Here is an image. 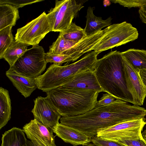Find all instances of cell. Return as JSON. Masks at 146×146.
I'll return each mask as SVG.
<instances>
[{"label": "cell", "mask_w": 146, "mask_h": 146, "mask_svg": "<svg viewBox=\"0 0 146 146\" xmlns=\"http://www.w3.org/2000/svg\"><path fill=\"white\" fill-rule=\"evenodd\" d=\"M146 110L116 99L113 102L97 106L86 112L77 116H62L60 123L77 129L92 138L98 130L123 122L144 118Z\"/></svg>", "instance_id": "obj_1"}, {"label": "cell", "mask_w": 146, "mask_h": 146, "mask_svg": "<svg viewBox=\"0 0 146 146\" xmlns=\"http://www.w3.org/2000/svg\"><path fill=\"white\" fill-rule=\"evenodd\" d=\"M94 71L104 92L116 99L133 104L132 96L127 87L121 52L111 51L97 59Z\"/></svg>", "instance_id": "obj_2"}, {"label": "cell", "mask_w": 146, "mask_h": 146, "mask_svg": "<svg viewBox=\"0 0 146 146\" xmlns=\"http://www.w3.org/2000/svg\"><path fill=\"white\" fill-rule=\"evenodd\" d=\"M46 93L62 116L84 114L94 108L99 93L96 91L62 86Z\"/></svg>", "instance_id": "obj_3"}, {"label": "cell", "mask_w": 146, "mask_h": 146, "mask_svg": "<svg viewBox=\"0 0 146 146\" xmlns=\"http://www.w3.org/2000/svg\"><path fill=\"white\" fill-rule=\"evenodd\" d=\"M98 54L93 50L80 59L70 64L63 66L52 64L48 76L51 83L56 87L62 86L78 74L88 70H94Z\"/></svg>", "instance_id": "obj_4"}, {"label": "cell", "mask_w": 146, "mask_h": 146, "mask_svg": "<svg viewBox=\"0 0 146 146\" xmlns=\"http://www.w3.org/2000/svg\"><path fill=\"white\" fill-rule=\"evenodd\" d=\"M44 54L42 46L38 44L33 46L10 68L20 75L35 78L41 75L46 68Z\"/></svg>", "instance_id": "obj_5"}, {"label": "cell", "mask_w": 146, "mask_h": 146, "mask_svg": "<svg viewBox=\"0 0 146 146\" xmlns=\"http://www.w3.org/2000/svg\"><path fill=\"white\" fill-rule=\"evenodd\" d=\"M83 4L75 0H56L54 7L47 14L52 31L61 32L68 29Z\"/></svg>", "instance_id": "obj_6"}, {"label": "cell", "mask_w": 146, "mask_h": 146, "mask_svg": "<svg viewBox=\"0 0 146 146\" xmlns=\"http://www.w3.org/2000/svg\"><path fill=\"white\" fill-rule=\"evenodd\" d=\"M146 124L144 118L130 120L100 129L96 136L116 141L143 139L142 132Z\"/></svg>", "instance_id": "obj_7"}, {"label": "cell", "mask_w": 146, "mask_h": 146, "mask_svg": "<svg viewBox=\"0 0 146 146\" xmlns=\"http://www.w3.org/2000/svg\"><path fill=\"white\" fill-rule=\"evenodd\" d=\"M138 36L137 29L129 23L124 21L113 24L94 51L99 54L103 51L133 41L137 39Z\"/></svg>", "instance_id": "obj_8"}, {"label": "cell", "mask_w": 146, "mask_h": 146, "mask_svg": "<svg viewBox=\"0 0 146 146\" xmlns=\"http://www.w3.org/2000/svg\"><path fill=\"white\" fill-rule=\"evenodd\" d=\"M47 14L44 12L37 18L17 30L15 39L29 45L38 44L46 35L52 31Z\"/></svg>", "instance_id": "obj_9"}, {"label": "cell", "mask_w": 146, "mask_h": 146, "mask_svg": "<svg viewBox=\"0 0 146 146\" xmlns=\"http://www.w3.org/2000/svg\"><path fill=\"white\" fill-rule=\"evenodd\" d=\"M122 57L126 84L128 90L132 96L133 104L141 106L143 105L146 97V89L139 74L140 70L134 68Z\"/></svg>", "instance_id": "obj_10"}, {"label": "cell", "mask_w": 146, "mask_h": 146, "mask_svg": "<svg viewBox=\"0 0 146 146\" xmlns=\"http://www.w3.org/2000/svg\"><path fill=\"white\" fill-rule=\"evenodd\" d=\"M34 103L31 112L34 119L52 129L59 123L61 116L47 96H38Z\"/></svg>", "instance_id": "obj_11"}, {"label": "cell", "mask_w": 146, "mask_h": 146, "mask_svg": "<svg viewBox=\"0 0 146 146\" xmlns=\"http://www.w3.org/2000/svg\"><path fill=\"white\" fill-rule=\"evenodd\" d=\"M23 130L33 146H56L52 129L35 119L25 125Z\"/></svg>", "instance_id": "obj_12"}, {"label": "cell", "mask_w": 146, "mask_h": 146, "mask_svg": "<svg viewBox=\"0 0 146 146\" xmlns=\"http://www.w3.org/2000/svg\"><path fill=\"white\" fill-rule=\"evenodd\" d=\"M52 130L53 133L65 142L74 146L86 145L91 142L92 138L82 132L60 123L54 126Z\"/></svg>", "instance_id": "obj_13"}, {"label": "cell", "mask_w": 146, "mask_h": 146, "mask_svg": "<svg viewBox=\"0 0 146 146\" xmlns=\"http://www.w3.org/2000/svg\"><path fill=\"white\" fill-rule=\"evenodd\" d=\"M94 70H89L78 74L62 86L92 90L99 93L104 92Z\"/></svg>", "instance_id": "obj_14"}, {"label": "cell", "mask_w": 146, "mask_h": 146, "mask_svg": "<svg viewBox=\"0 0 146 146\" xmlns=\"http://www.w3.org/2000/svg\"><path fill=\"white\" fill-rule=\"evenodd\" d=\"M6 75L25 98L29 97L37 88L34 78L20 75L10 68L6 72Z\"/></svg>", "instance_id": "obj_15"}, {"label": "cell", "mask_w": 146, "mask_h": 146, "mask_svg": "<svg viewBox=\"0 0 146 146\" xmlns=\"http://www.w3.org/2000/svg\"><path fill=\"white\" fill-rule=\"evenodd\" d=\"M94 9V7L89 6L87 10L86 16V24L84 29L86 36L90 35L100 31L104 27L109 26L111 24L112 18L111 17L106 20H103L101 17H97L94 14L93 11Z\"/></svg>", "instance_id": "obj_16"}, {"label": "cell", "mask_w": 146, "mask_h": 146, "mask_svg": "<svg viewBox=\"0 0 146 146\" xmlns=\"http://www.w3.org/2000/svg\"><path fill=\"white\" fill-rule=\"evenodd\" d=\"M1 146H33L27 140L23 129L13 127L2 135Z\"/></svg>", "instance_id": "obj_17"}, {"label": "cell", "mask_w": 146, "mask_h": 146, "mask_svg": "<svg viewBox=\"0 0 146 146\" xmlns=\"http://www.w3.org/2000/svg\"><path fill=\"white\" fill-rule=\"evenodd\" d=\"M20 18L18 9L8 4H0V30L8 26H15Z\"/></svg>", "instance_id": "obj_18"}, {"label": "cell", "mask_w": 146, "mask_h": 146, "mask_svg": "<svg viewBox=\"0 0 146 146\" xmlns=\"http://www.w3.org/2000/svg\"><path fill=\"white\" fill-rule=\"evenodd\" d=\"M121 53L135 69L146 70V50L130 48Z\"/></svg>", "instance_id": "obj_19"}, {"label": "cell", "mask_w": 146, "mask_h": 146, "mask_svg": "<svg viewBox=\"0 0 146 146\" xmlns=\"http://www.w3.org/2000/svg\"><path fill=\"white\" fill-rule=\"evenodd\" d=\"M29 45L21 42L14 40L3 54L2 58L6 61L10 67L13 66L17 60L27 50Z\"/></svg>", "instance_id": "obj_20"}, {"label": "cell", "mask_w": 146, "mask_h": 146, "mask_svg": "<svg viewBox=\"0 0 146 146\" xmlns=\"http://www.w3.org/2000/svg\"><path fill=\"white\" fill-rule=\"evenodd\" d=\"M11 100L9 91L0 88V129L5 126L10 120L11 111Z\"/></svg>", "instance_id": "obj_21"}, {"label": "cell", "mask_w": 146, "mask_h": 146, "mask_svg": "<svg viewBox=\"0 0 146 146\" xmlns=\"http://www.w3.org/2000/svg\"><path fill=\"white\" fill-rule=\"evenodd\" d=\"M59 34L65 39L74 42L80 41L87 36L84 29L72 22L68 29Z\"/></svg>", "instance_id": "obj_22"}, {"label": "cell", "mask_w": 146, "mask_h": 146, "mask_svg": "<svg viewBox=\"0 0 146 146\" xmlns=\"http://www.w3.org/2000/svg\"><path fill=\"white\" fill-rule=\"evenodd\" d=\"M12 26L0 30V59L14 40L12 33Z\"/></svg>", "instance_id": "obj_23"}, {"label": "cell", "mask_w": 146, "mask_h": 146, "mask_svg": "<svg viewBox=\"0 0 146 146\" xmlns=\"http://www.w3.org/2000/svg\"><path fill=\"white\" fill-rule=\"evenodd\" d=\"M44 59L47 63H53L60 66L64 63L72 61V58L69 56L55 54L49 52L45 53Z\"/></svg>", "instance_id": "obj_24"}, {"label": "cell", "mask_w": 146, "mask_h": 146, "mask_svg": "<svg viewBox=\"0 0 146 146\" xmlns=\"http://www.w3.org/2000/svg\"><path fill=\"white\" fill-rule=\"evenodd\" d=\"M110 1L129 8L138 7L140 8L146 4V0H112Z\"/></svg>", "instance_id": "obj_25"}, {"label": "cell", "mask_w": 146, "mask_h": 146, "mask_svg": "<svg viewBox=\"0 0 146 146\" xmlns=\"http://www.w3.org/2000/svg\"><path fill=\"white\" fill-rule=\"evenodd\" d=\"M91 142L96 146H128L116 141L102 138L96 135L92 138Z\"/></svg>", "instance_id": "obj_26"}, {"label": "cell", "mask_w": 146, "mask_h": 146, "mask_svg": "<svg viewBox=\"0 0 146 146\" xmlns=\"http://www.w3.org/2000/svg\"><path fill=\"white\" fill-rule=\"evenodd\" d=\"M43 1L42 0H0V4H10L15 6L19 9L26 5Z\"/></svg>", "instance_id": "obj_27"}, {"label": "cell", "mask_w": 146, "mask_h": 146, "mask_svg": "<svg viewBox=\"0 0 146 146\" xmlns=\"http://www.w3.org/2000/svg\"><path fill=\"white\" fill-rule=\"evenodd\" d=\"M128 146H146L144 139L133 140H121L117 141Z\"/></svg>", "instance_id": "obj_28"}, {"label": "cell", "mask_w": 146, "mask_h": 146, "mask_svg": "<svg viewBox=\"0 0 146 146\" xmlns=\"http://www.w3.org/2000/svg\"><path fill=\"white\" fill-rule=\"evenodd\" d=\"M115 98L108 93L103 94L100 100L98 101L96 106L104 105L111 104L115 100Z\"/></svg>", "instance_id": "obj_29"}, {"label": "cell", "mask_w": 146, "mask_h": 146, "mask_svg": "<svg viewBox=\"0 0 146 146\" xmlns=\"http://www.w3.org/2000/svg\"><path fill=\"white\" fill-rule=\"evenodd\" d=\"M138 13L142 22L146 24V4L139 8Z\"/></svg>", "instance_id": "obj_30"}, {"label": "cell", "mask_w": 146, "mask_h": 146, "mask_svg": "<svg viewBox=\"0 0 146 146\" xmlns=\"http://www.w3.org/2000/svg\"><path fill=\"white\" fill-rule=\"evenodd\" d=\"M139 74L143 84L146 89V70H141Z\"/></svg>", "instance_id": "obj_31"}, {"label": "cell", "mask_w": 146, "mask_h": 146, "mask_svg": "<svg viewBox=\"0 0 146 146\" xmlns=\"http://www.w3.org/2000/svg\"><path fill=\"white\" fill-rule=\"evenodd\" d=\"M142 135L143 137L146 141V127L144 131L142 133Z\"/></svg>", "instance_id": "obj_32"}, {"label": "cell", "mask_w": 146, "mask_h": 146, "mask_svg": "<svg viewBox=\"0 0 146 146\" xmlns=\"http://www.w3.org/2000/svg\"><path fill=\"white\" fill-rule=\"evenodd\" d=\"M82 146H96L94 144L90 143L86 145H83Z\"/></svg>", "instance_id": "obj_33"}]
</instances>
